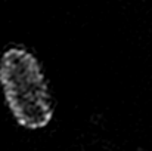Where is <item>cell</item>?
Returning <instances> with one entry per match:
<instances>
[{
	"instance_id": "cell-1",
	"label": "cell",
	"mask_w": 152,
	"mask_h": 151,
	"mask_svg": "<svg viewBox=\"0 0 152 151\" xmlns=\"http://www.w3.org/2000/svg\"><path fill=\"white\" fill-rule=\"evenodd\" d=\"M0 86L6 105L25 129L46 127L53 119V99L39 59L24 46H10L0 58Z\"/></svg>"
}]
</instances>
